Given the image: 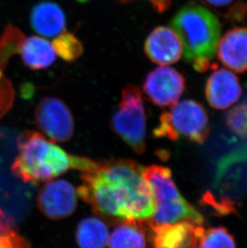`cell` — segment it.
<instances>
[{"label": "cell", "instance_id": "cell-1", "mask_svg": "<svg viewBox=\"0 0 247 248\" xmlns=\"http://www.w3.org/2000/svg\"><path fill=\"white\" fill-rule=\"evenodd\" d=\"M144 170L130 159L96 162L82 172L77 193L96 215L110 222L149 220L155 212V201Z\"/></svg>", "mask_w": 247, "mask_h": 248}, {"label": "cell", "instance_id": "cell-2", "mask_svg": "<svg viewBox=\"0 0 247 248\" xmlns=\"http://www.w3.org/2000/svg\"><path fill=\"white\" fill-rule=\"evenodd\" d=\"M18 150L12 171L25 183L47 182L71 170L84 172L96 164L88 157L69 155L56 142L35 131H26L19 136Z\"/></svg>", "mask_w": 247, "mask_h": 248}, {"label": "cell", "instance_id": "cell-3", "mask_svg": "<svg viewBox=\"0 0 247 248\" xmlns=\"http://www.w3.org/2000/svg\"><path fill=\"white\" fill-rule=\"evenodd\" d=\"M171 27L182 42L185 60L193 63L195 70L204 73L217 67L211 61L217 52L222 25L210 10L189 2L176 13Z\"/></svg>", "mask_w": 247, "mask_h": 248}, {"label": "cell", "instance_id": "cell-4", "mask_svg": "<svg viewBox=\"0 0 247 248\" xmlns=\"http://www.w3.org/2000/svg\"><path fill=\"white\" fill-rule=\"evenodd\" d=\"M144 176L151 187L155 201V212L149 222L170 224L192 221L198 225L203 224L202 216L185 200L177 190L170 169L152 165L145 168Z\"/></svg>", "mask_w": 247, "mask_h": 248}, {"label": "cell", "instance_id": "cell-5", "mask_svg": "<svg viewBox=\"0 0 247 248\" xmlns=\"http://www.w3.org/2000/svg\"><path fill=\"white\" fill-rule=\"evenodd\" d=\"M209 132V119L204 107L193 100H184L161 114L154 135L172 140L185 138L194 142L202 143Z\"/></svg>", "mask_w": 247, "mask_h": 248}, {"label": "cell", "instance_id": "cell-6", "mask_svg": "<svg viewBox=\"0 0 247 248\" xmlns=\"http://www.w3.org/2000/svg\"><path fill=\"white\" fill-rule=\"evenodd\" d=\"M112 131L138 155L145 150L146 117L141 91L134 84L122 90L119 107L110 121Z\"/></svg>", "mask_w": 247, "mask_h": 248}, {"label": "cell", "instance_id": "cell-7", "mask_svg": "<svg viewBox=\"0 0 247 248\" xmlns=\"http://www.w3.org/2000/svg\"><path fill=\"white\" fill-rule=\"evenodd\" d=\"M35 124L54 142H65L74 134L73 114L61 99L48 96L39 102L35 111Z\"/></svg>", "mask_w": 247, "mask_h": 248}, {"label": "cell", "instance_id": "cell-8", "mask_svg": "<svg viewBox=\"0 0 247 248\" xmlns=\"http://www.w3.org/2000/svg\"><path fill=\"white\" fill-rule=\"evenodd\" d=\"M185 89V80L175 68L160 66L146 76L143 90L152 103L159 107L173 106Z\"/></svg>", "mask_w": 247, "mask_h": 248}, {"label": "cell", "instance_id": "cell-9", "mask_svg": "<svg viewBox=\"0 0 247 248\" xmlns=\"http://www.w3.org/2000/svg\"><path fill=\"white\" fill-rule=\"evenodd\" d=\"M149 248H197L204 228L192 221L154 224L145 221Z\"/></svg>", "mask_w": 247, "mask_h": 248}, {"label": "cell", "instance_id": "cell-10", "mask_svg": "<svg viewBox=\"0 0 247 248\" xmlns=\"http://www.w3.org/2000/svg\"><path fill=\"white\" fill-rule=\"evenodd\" d=\"M37 202L40 211L46 217L60 220L74 213L77 206V193L68 181H47L40 189Z\"/></svg>", "mask_w": 247, "mask_h": 248}, {"label": "cell", "instance_id": "cell-11", "mask_svg": "<svg viewBox=\"0 0 247 248\" xmlns=\"http://www.w3.org/2000/svg\"><path fill=\"white\" fill-rule=\"evenodd\" d=\"M144 48L149 60L161 66L176 63L182 58V42L177 33L168 27H157L152 31Z\"/></svg>", "mask_w": 247, "mask_h": 248}, {"label": "cell", "instance_id": "cell-12", "mask_svg": "<svg viewBox=\"0 0 247 248\" xmlns=\"http://www.w3.org/2000/svg\"><path fill=\"white\" fill-rule=\"evenodd\" d=\"M242 87L238 78L231 71L217 68L208 78L205 96L208 103L216 109H225L238 101Z\"/></svg>", "mask_w": 247, "mask_h": 248}, {"label": "cell", "instance_id": "cell-13", "mask_svg": "<svg viewBox=\"0 0 247 248\" xmlns=\"http://www.w3.org/2000/svg\"><path fill=\"white\" fill-rule=\"evenodd\" d=\"M217 57L231 70H247V27H236L224 35L218 42Z\"/></svg>", "mask_w": 247, "mask_h": 248}, {"label": "cell", "instance_id": "cell-14", "mask_svg": "<svg viewBox=\"0 0 247 248\" xmlns=\"http://www.w3.org/2000/svg\"><path fill=\"white\" fill-rule=\"evenodd\" d=\"M30 24L39 35L56 37L65 29V15L57 3L45 0L33 7L30 14Z\"/></svg>", "mask_w": 247, "mask_h": 248}, {"label": "cell", "instance_id": "cell-15", "mask_svg": "<svg viewBox=\"0 0 247 248\" xmlns=\"http://www.w3.org/2000/svg\"><path fill=\"white\" fill-rule=\"evenodd\" d=\"M17 52L20 54L24 64L33 70L49 68L56 59L52 45L40 36L24 38Z\"/></svg>", "mask_w": 247, "mask_h": 248}, {"label": "cell", "instance_id": "cell-16", "mask_svg": "<svg viewBox=\"0 0 247 248\" xmlns=\"http://www.w3.org/2000/svg\"><path fill=\"white\" fill-rule=\"evenodd\" d=\"M145 221L118 222L108 236V244L109 248H146L147 231Z\"/></svg>", "mask_w": 247, "mask_h": 248}, {"label": "cell", "instance_id": "cell-17", "mask_svg": "<svg viewBox=\"0 0 247 248\" xmlns=\"http://www.w3.org/2000/svg\"><path fill=\"white\" fill-rule=\"evenodd\" d=\"M76 236L79 248H105L109 235L107 226L101 219L88 217L79 222Z\"/></svg>", "mask_w": 247, "mask_h": 248}, {"label": "cell", "instance_id": "cell-18", "mask_svg": "<svg viewBox=\"0 0 247 248\" xmlns=\"http://www.w3.org/2000/svg\"><path fill=\"white\" fill-rule=\"evenodd\" d=\"M52 47L57 56L68 62L76 61L84 52V47L79 39L73 33L67 31L56 36L52 43Z\"/></svg>", "mask_w": 247, "mask_h": 248}, {"label": "cell", "instance_id": "cell-19", "mask_svg": "<svg viewBox=\"0 0 247 248\" xmlns=\"http://www.w3.org/2000/svg\"><path fill=\"white\" fill-rule=\"evenodd\" d=\"M197 248H236L233 237L224 227L203 230L198 238Z\"/></svg>", "mask_w": 247, "mask_h": 248}, {"label": "cell", "instance_id": "cell-20", "mask_svg": "<svg viewBox=\"0 0 247 248\" xmlns=\"http://www.w3.org/2000/svg\"><path fill=\"white\" fill-rule=\"evenodd\" d=\"M0 248H30L24 237L15 228L12 218L0 209Z\"/></svg>", "mask_w": 247, "mask_h": 248}, {"label": "cell", "instance_id": "cell-21", "mask_svg": "<svg viewBox=\"0 0 247 248\" xmlns=\"http://www.w3.org/2000/svg\"><path fill=\"white\" fill-rule=\"evenodd\" d=\"M226 121L233 134L247 138V104H241L231 108L226 114Z\"/></svg>", "mask_w": 247, "mask_h": 248}, {"label": "cell", "instance_id": "cell-22", "mask_svg": "<svg viewBox=\"0 0 247 248\" xmlns=\"http://www.w3.org/2000/svg\"><path fill=\"white\" fill-rule=\"evenodd\" d=\"M122 2H128L133 0H121ZM154 10L159 13H163L171 7L173 0H149Z\"/></svg>", "mask_w": 247, "mask_h": 248}, {"label": "cell", "instance_id": "cell-23", "mask_svg": "<svg viewBox=\"0 0 247 248\" xmlns=\"http://www.w3.org/2000/svg\"><path fill=\"white\" fill-rule=\"evenodd\" d=\"M208 7L215 9H222L232 4L234 0H198Z\"/></svg>", "mask_w": 247, "mask_h": 248}]
</instances>
